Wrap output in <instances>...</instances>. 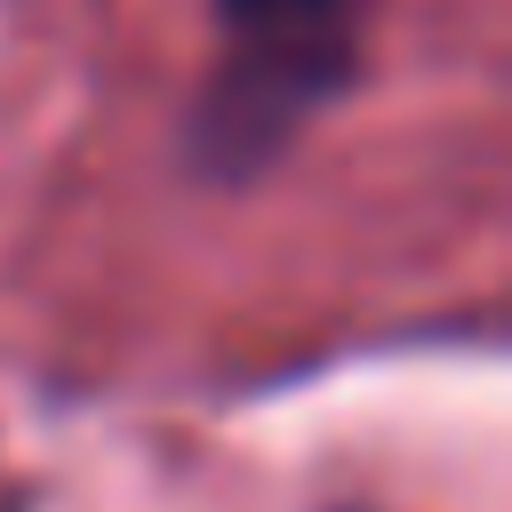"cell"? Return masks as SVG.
Here are the masks:
<instances>
[{
  "mask_svg": "<svg viewBox=\"0 0 512 512\" xmlns=\"http://www.w3.org/2000/svg\"><path fill=\"white\" fill-rule=\"evenodd\" d=\"M224 56L184 112V152L216 184H248L352 80L368 0H216Z\"/></svg>",
  "mask_w": 512,
  "mask_h": 512,
  "instance_id": "1",
  "label": "cell"
}]
</instances>
